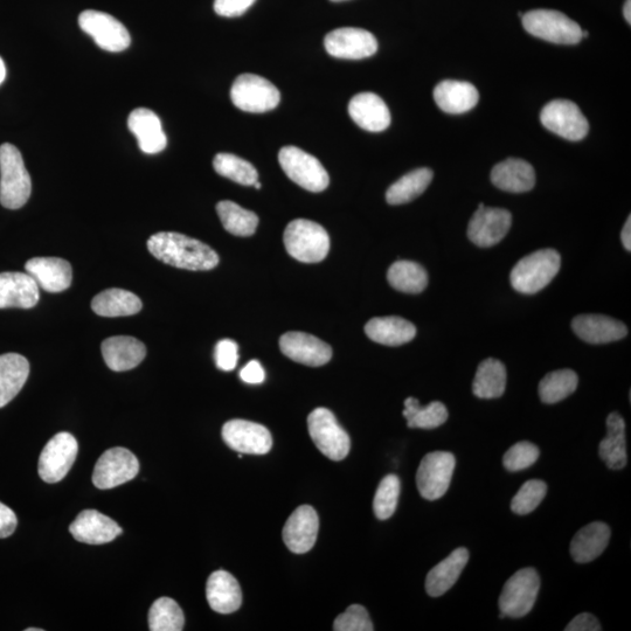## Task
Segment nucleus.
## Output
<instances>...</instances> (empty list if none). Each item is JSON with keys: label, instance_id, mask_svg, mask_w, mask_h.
I'll use <instances>...</instances> for the list:
<instances>
[{"label": "nucleus", "instance_id": "1", "mask_svg": "<svg viewBox=\"0 0 631 631\" xmlns=\"http://www.w3.org/2000/svg\"><path fill=\"white\" fill-rule=\"evenodd\" d=\"M149 252L172 267L204 272L219 265V255L210 246L186 235L161 232L148 240Z\"/></svg>", "mask_w": 631, "mask_h": 631}, {"label": "nucleus", "instance_id": "2", "mask_svg": "<svg viewBox=\"0 0 631 631\" xmlns=\"http://www.w3.org/2000/svg\"><path fill=\"white\" fill-rule=\"evenodd\" d=\"M31 192V177L22 154L15 145H0V204L18 210L29 201Z\"/></svg>", "mask_w": 631, "mask_h": 631}, {"label": "nucleus", "instance_id": "3", "mask_svg": "<svg viewBox=\"0 0 631 631\" xmlns=\"http://www.w3.org/2000/svg\"><path fill=\"white\" fill-rule=\"evenodd\" d=\"M561 267V256L556 249H540L525 256L513 267L510 281L520 294L532 295L543 290L557 276Z\"/></svg>", "mask_w": 631, "mask_h": 631}, {"label": "nucleus", "instance_id": "4", "mask_svg": "<svg viewBox=\"0 0 631 631\" xmlns=\"http://www.w3.org/2000/svg\"><path fill=\"white\" fill-rule=\"evenodd\" d=\"M284 246L290 256L304 263H317L327 258L330 238L327 231L314 221H291L284 231Z\"/></svg>", "mask_w": 631, "mask_h": 631}, {"label": "nucleus", "instance_id": "5", "mask_svg": "<svg viewBox=\"0 0 631 631\" xmlns=\"http://www.w3.org/2000/svg\"><path fill=\"white\" fill-rule=\"evenodd\" d=\"M523 26L531 36L557 45H577L582 40L579 24L564 13L554 10H535L525 13Z\"/></svg>", "mask_w": 631, "mask_h": 631}, {"label": "nucleus", "instance_id": "6", "mask_svg": "<svg viewBox=\"0 0 631 631\" xmlns=\"http://www.w3.org/2000/svg\"><path fill=\"white\" fill-rule=\"evenodd\" d=\"M309 434L320 452L332 461H342L350 453L351 440L339 426L334 413L327 408H316L308 418Z\"/></svg>", "mask_w": 631, "mask_h": 631}, {"label": "nucleus", "instance_id": "7", "mask_svg": "<svg viewBox=\"0 0 631 631\" xmlns=\"http://www.w3.org/2000/svg\"><path fill=\"white\" fill-rule=\"evenodd\" d=\"M231 99L242 112L261 114L279 106L281 94L272 82L262 76L242 74L233 83Z\"/></svg>", "mask_w": 631, "mask_h": 631}, {"label": "nucleus", "instance_id": "8", "mask_svg": "<svg viewBox=\"0 0 631 631\" xmlns=\"http://www.w3.org/2000/svg\"><path fill=\"white\" fill-rule=\"evenodd\" d=\"M540 578L533 568H523L506 581L501 596L499 609L505 616L519 619L528 615L538 598Z\"/></svg>", "mask_w": 631, "mask_h": 631}, {"label": "nucleus", "instance_id": "9", "mask_svg": "<svg viewBox=\"0 0 631 631\" xmlns=\"http://www.w3.org/2000/svg\"><path fill=\"white\" fill-rule=\"evenodd\" d=\"M281 168L294 183L310 192L328 189L330 178L320 161L296 147H284L279 154Z\"/></svg>", "mask_w": 631, "mask_h": 631}, {"label": "nucleus", "instance_id": "10", "mask_svg": "<svg viewBox=\"0 0 631 631\" xmlns=\"http://www.w3.org/2000/svg\"><path fill=\"white\" fill-rule=\"evenodd\" d=\"M456 459L449 452L427 454L416 473V485L420 495L428 501H436L446 495L454 474Z\"/></svg>", "mask_w": 631, "mask_h": 631}, {"label": "nucleus", "instance_id": "11", "mask_svg": "<svg viewBox=\"0 0 631 631\" xmlns=\"http://www.w3.org/2000/svg\"><path fill=\"white\" fill-rule=\"evenodd\" d=\"M81 30L92 37L95 44L108 52H122L131 44V37L120 20L101 11L87 10L79 16Z\"/></svg>", "mask_w": 631, "mask_h": 631}, {"label": "nucleus", "instance_id": "12", "mask_svg": "<svg viewBox=\"0 0 631 631\" xmlns=\"http://www.w3.org/2000/svg\"><path fill=\"white\" fill-rule=\"evenodd\" d=\"M78 441L72 434L59 433L48 441L39 460V475L46 483H58L66 477L78 456Z\"/></svg>", "mask_w": 631, "mask_h": 631}, {"label": "nucleus", "instance_id": "13", "mask_svg": "<svg viewBox=\"0 0 631 631\" xmlns=\"http://www.w3.org/2000/svg\"><path fill=\"white\" fill-rule=\"evenodd\" d=\"M540 121L546 129L568 141L584 140L589 131L585 115L577 104L568 100H554L546 104Z\"/></svg>", "mask_w": 631, "mask_h": 631}, {"label": "nucleus", "instance_id": "14", "mask_svg": "<svg viewBox=\"0 0 631 631\" xmlns=\"http://www.w3.org/2000/svg\"><path fill=\"white\" fill-rule=\"evenodd\" d=\"M140 462L137 457L126 448H112L104 453L97 461L93 483L96 488L107 490L120 487L137 476Z\"/></svg>", "mask_w": 631, "mask_h": 631}, {"label": "nucleus", "instance_id": "15", "mask_svg": "<svg viewBox=\"0 0 631 631\" xmlns=\"http://www.w3.org/2000/svg\"><path fill=\"white\" fill-rule=\"evenodd\" d=\"M511 224L512 216L509 211L480 204L470 220L468 238L478 247H492L506 237Z\"/></svg>", "mask_w": 631, "mask_h": 631}, {"label": "nucleus", "instance_id": "16", "mask_svg": "<svg viewBox=\"0 0 631 631\" xmlns=\"http://www.w3.org/2000/svg\"><path fill=\"white\" fill-rule=\"evenodd\" d=\"M325 50L338 59L362 60L378 51V41L372 33L355 27L332 31L324 39Z\"/></svg>", "mask_w": 631, "mask_h": 631}, {"label": "nucleus", "instance_id": "17", "mask_svg": "<svg viewBox=\"0 0 631 631\" xmlns=\"http://www.w3.org/2000/svg\"><path fill=\"white\" fill-rule=\"evenodd\" d=\"M221 434L226 445L241 454L265 455L273 447L272 434L268 429L252 421H228Z\"/></svg>", "mask_w": 631, "mask_h": 631}, {"label": "nucleus", "instance_id": "18", "mask_svg": "<svg viewBox=\"0 0 631 631\" xmlns=\"http://www.w3.org/2000/svg\"><path fill=\"white\" fill-rule=\"evenodd\" d=\"M320 519L310 505H302L291 515L283 529L284 544L297 554L309 552L315 546Z\"/></svg>", "mask_w": 631, "mask_h": 631}, {"label": "nucleus", "instance_id": "19", "mask_svg": "<svg viewBox=\"0 0 631 631\" xmlns=\"http://www.w3.org/2000/svg\"><path fill=\"white\" fill-rule=\"evenodd\" d=\"M280 349L296 363L318 367L328 364L332 358L330 345L304 332H287L280 339Z\"/></svg>", "mask_w": 631, "mask_h": 631}, {"label": "nucleus", "instance_id": "20", "mask_svg": "<svg viewBox=\"0 0 631 631\" xmlns=\"http://www.w3.org/2000/svg\"><path fill=\"white\" fill-rule=\"evenodd\" d=\"M69 531L78 542L89 545L113 542L122 533L121 526L115 520L96 510L80 512L69 526Z\"/></svg>", "mask_w": 631, "mask_h": 631}, {"label": "nucleus", "instance_id": "21", "mask_svg": "<svg viewBox=\"0 0 631 631\" xmlns=\"http://www.w3.org/2000/svg\"><path fill=\"white\" fill-rule=\"evenodd\" d=\"M39 302V287L27 273L0 274V309H31Z\"/></svg>", "mask_w": 631, "mask_h": 631}, {"label": "nucleus", "instance_id": "22", "mask_svg": "<svg viewBox=\"0 0 631 631\" xmlns=\"http://www.w3.org/2000/svg\"><path fill=\"white\" fill-rule=\"evenodd\" d=\"M349 114L358 127L371 133H380L391 124L390 109L380 96L373 93L353 96L349 103Z\"/></svg>", "mask_w": 631, "mask_h": 631}, {"label": "nucleus", "instance_id": "23", "mask_svg": "<svg viewBox=\"0 0 631 631\" xmlns=\"http://www.w3.org/2000/svg\"><path fill=\"white\" fill-rule=\"evenodd\" d=\"M572 329L589 344H608L628 335L626 324L603 315H580L574 318Z\"/></svg>", "mask_w": 631, "mask_h": 631}, {"label": "nucleus", "instance_id": "24", "mask_svg": "<svg viewBox=\"0 0 631 631\" xmlns=\"http://www.w3.org/2000/svg\"><path fill=\"white\" fill-rule=\"evenodd\" d=\"M25 269L37 282L39 289L48 293H61L71 287L72 266L64 259L34 258L26 262Z\"/></svg>", "mask_w": 631, "mask_h": 631}, {"label": "nucleus", "instance_id": "25", "mask_svg": "<svg viewBox=\"0 0 631 631\" xmlns=\"http://www.w3.org/2000/svg\"><path fill=\"white\" fill-rule=\"evenodd\" d=\"M101 350L104 362L115 372L133 370L147 356L145 345L129 336L110 337L102 343Z\"/></svg>", "mask_w": 631, "mask_h": 631}, {"label": "nucleus", "instance_id": "26", "mask_svg": "<svg viewBox=\"0 0 631 631\" xmlns=\"http://www.w3.org/2000/svg\"><path fill=\"white\" fill-rule=\"evenodd\" d=\"M128 128L137 138L138 145L144 154H159L168 144L161 120L150 109H135L129 115Z\"/></svg>", "mask_w": 631, "mask_h": 631}, {"label": "nucleus", "instance_id": "27", "mask_svg": "<svg viewBox=\"0 0 631 631\" xmlns=\"http://www.w3.org/2000/svg\"><path fill=\"white\" fill-rule=\"evenodd\" d=\"M434 100L442 112L459 115L474 109L480 101V94L469 82L445 80L435 87Z\"/></svg>", "mask_w": 631, "mask_h": 631}, {"label": "nucleus", "instance_id": "28", "mask_svg": "<svg viewBox=\"0 0 631 631\" xmlns=\"http://www.w3.org/2000/svg\"><path fill=\"white\" fill-rule=\"evenodd\" d=\"M491 182L505 192H529L536 185V172L533 166L523 159L509 158L492 169Z\"/></svg>", "mask_w": 631, "mask_h": 631}, {"label": "nucleus", "instance_id": "29", "mask_svg": "<svg viewBox=\"0 0 631 631\" xmlns=\"http://www.w3.org/2000/svg\"><path fill=\"white\" fill-rule=\"evenodd\" d=\"M206 596L208 605L219 614H232L241 607L242 592L239 582L226 571L211 574L207 581Z\"/></svg>", "mask_w": 631, "mask_h": 631}, {"label": "nucleus", "instance_id": "30", "mask_svg": "<svg viewBox=\"0 0 631 631\" xmlns=\"http://www.w3.org/2000/svg\"><path fill=\"white\" fill-rule=\"evenodd\" d=\"M469 560V551L460 547L428 573L426 591L432 598L446 594L459 580Z\"/></svg>", "mask_w": 631, "mask_h": 631}, {"label": "nucleus", "instance_id": "31", "mask_svg": "<svg viewBox=\"0 0 631 631\" xmlns=\"http://www.w3.org/2000/svg\"><path fill=\"white\" fill-rule=\"evenodd\" d=\"M607 436L599 446V455L606 466L612 470H621L627 466L626 422L622 416L613 412L607 418Z\"/></svg>", "mask_w": 631, "mask_h": 631}, {"label": "nucleus", "instance_id": "32", "mask_svg": "<svg viewBox=\"0 0 631 631\" xmlns=\"http://www.w3.org/2000/svg\"><path fill=\"white\" fill-rule=\"evenodd\" d=\"M610 529L605 523L594 522L582 528L571 543V556L579 564L591 563L607 549Z\"/></svg>", "mask_w": 631, "mask_h": 631}, {"label": "nucleus", "instance_id": "33", "mask_svg": "<svg viewBox=\"0 0 631 631\" xmlns=\"http://www.w3.org/2000/svg\"><path fill=\"white\" fill-rule=\"evenodd\" d=\"M30 363L18 353L0 356V408L15 399L26 384Z\"/></svg>", "mask_w": 631, "mask_h": 631}, {"label": "nucleus", "instance_id": "34", "mask_svg": "<svg viewBox=\"0 0 631 631\" xmlns=\"http://www.w3.org/2000/svg\"><path fill=\"white\" fill-rule=\"evenodd\" d=\"M365 332L373 342L400 346L413 341L416 328L413 323L401 317H377L365 325Z\"/></svg>", "mask_w": 631, "mask_h": 631}, {"label": "nucleus", "instance_id": "35", "mask_svg": "<svg viewBox=\"0 0 631 631\" xmlns=\"http://www.w3.org/2000/svg\"><path fill=\"white\" fill-rule=\"evenodd\" d=\"M92 309L102 317L133 316L142 310V301L128 290L114 288L96 295Z\"/></svg>", "mask_w": 631, "mask_h": 631}, {"label": "nucleus", "instance_id": "36", "mask_svg": "<svg viewBox=\"0 0 631 631\" xmlns=\"http://www.w3.org/2000/svg\"><path fill=\"white\" fill-rule=\"evenodd\" d=\"M506 388V369L494 358L483 360L478 366L473 383V392L480 399L501 398Z\"/></svg>", "mask_w": 631, "mask_h": 631}, {"label": "nucleus", "instance_id": "37", "mask_svg": "<svg viewBox=\"0 0 631 631\" xmlns=\"http://www.w3.org/2000/svg\"><path fill=\"white\" fill-rule=\"evenodd\" d=\"M433 171L428 168L416 169L401 177L386 192V200L390 205L407 204L421 196L431 185Z\"/></svg>", "mask_w": 631, "mask_h": 631}, {"label": "nucleus", "instance_id": "38", "mask_svg": "<svg viewBox=\"0 0 631 631\" xmlns=\"http://www.w3.org/2000/svg\"><path fill=\"white\" fill-rule=\"evenodd\" d=\"M387 280L401 293L420 294L428 286V274L419 263L400 260L388 269Z\"/></svg>", "mask_w": 631, "mask_h": 631}, {"label": "nucleus", "instance_id": "39", "mask_svg": "<svg viewBox=\"0 0 631 631\" xmlns=\"http://www.w3.org/2000/svg\"><path fill=\"white\" fill-rule=\"evenodd\" d=\"M404 414L409 428L435 429L448 420V409L440 401H433L426 407L415 398L405 400Z\"/></svg>", "mask_w": 631, "mask_h": 631}, {"label": "nucleus", "instance_id": "40", "mask_svg": "<svg viewBox=\"0 0 631 631\" xmlns=\"http://www.w3.org/2000/svg\"><path fill=\"white\" fill-rule=\"evenodd\" d=\"M221 224L228 233L237 237H251L258 228L259 218L252 211L245 210L230 200L220 201L217 205Z\"/></svg>", "mask_w": 631, "mask_h": 631}, {"label": "nucleus", "instance_id": "41", "mask_svg": "<svg viewBox=\"0 0 631 631\" xmlns=\"http://www.w3.org/2000/svg\"><path fill=\"white\" fill-rule=\"evenodd\" d=\"M578 374L572 370H558L546 374L539 384V397L545 404H557L577 390Z\"/></svg>", "mask_w": 631, "mask_h": 631}, {"label": "nucleus", "instance_id": "42", "mask_svg": "<svg viewBox=\"0 0 631 631\" xmlns=\"http://www.w3.org/2000/svg\"><path fill=\"white\" fill-rule=\"evenodd\" d=\"M185 617L175 600L161 598L155 601L149 612L151 631H180L184 629Z\"/></svg>", "mask_w": 631, "mask_h": 631}, {"label": "nucleus", "instance_id": "43", "mask_svg": "<svg viewBox=\"0 0 631 631\" xmlns=\"http://www.w3.org/2000/svg\"><path fill=\"white\" fill-rule=\"evenodd\" d=\"M213 168L218 175L245 186L258 182L259 173L253 164L232 154H218L213 161Z\"/></svg>", "mask_w": 631, "mask_h": 631}, {"label": "nucleus", "instance_id": "44", "mask_svg": "<svg viewBox=\"0 0 631 631\" xmlns=\"http://www.w3.org/2000/svg\"><path fill=\"white\" fill-rule=\"evenodd\" d=\"M400 491L401 483L398 476L387 475L383 478L373 501L374 515L378 519L386 520L394 515L395 510H397Z\"/></svg>", "mask_w": 631, "mask_h": 631}, {"label": "nucleus", "instance_id": "45", "mask_svg": "<svg viewBox=\"0 0 631 631\" xmlns=\"http://www.w3.org/2000/svg\"><path fill=\"white\" fill-rule=\"evenodd\" d=\"M547 485L540 480H531L522 485L511 502V510L524 516L535 511L546 496Z\"/></svg>", "mask_w": 631, "mask_h": 631}, {"label": "nucleus", "instance_id": "46", "mask_svg": "<svg viewBox=\"0 0 631 631\" xmlns=\"http://www.w3.org/2000/svg\"><path fill=\"white\" fill-rule=\"evenodd\" d=\"M539 448L528 441L518 442L503 457L505 469L520 471L528 469L539 459Z\"/></svg>", "mask_w": 631, "mask_h": 631}, {"label": "nucleus", "instance_id": "47", "mask_svg": "<svg viewBox=\"0 0 631 631\" xmlns=\"http://www.w3.org/2000/svg\"><path fill=\"white\" fill-rule=\"evenodd\" d=\"M336 631H373V623L367 610L360 605H352L339 615L334 623Z\"/></svg>", "mask_w": 631, "mask_h": 631}, {"label": "nucleus", "instance_id": "48", "mask_svg": "<svg viewBox=\"0 0 631 631\" xmlns=\"http://www.w3.org/2000/svg\"><path fill=\"white\" fill-rule=\"evenodd\" d=\"M216 364L218 369L225 372H230L238 365L239 360V346L232 339H223L216 346Z\"/></svg>", "mask_w": 631, "mask_h": 631}, {"label": "nucleus", "instance_id": "49", "mask_svg": "<svg viewBox=\"0 0 631 631\" xmlns=\"http://www.w3.org/2000/svg\"><path fill=\"white\" fill-rule=\"evenodd\" d=\"M254 3L255 0H214V11L221 17H239Z\"/></svg>", "mask_w": 631, "mask_h": 631}, {"label": "nucleus", "instance_id": "50", "mask_svg": "<svg viewBox=\"0 0 631 631\" xmlns=\"http://www.w3.org/2000/svg\"><path fill=\"white\" fill-rule=\"evenodd\" d=\"M18 519L8 505L0 502V539L8 538L16 531Z\"/></svg>", "mask_w": 631, "mask_h": 631}, {"label": "nucleus", "instance_id": "51", "mask_svg": "<svg viewBox=\"0 0 631 631\" xmlns=\"http://www.w3.org/2000/svg\"><path fill=\"white\" fill-rule=\"evenodd\" d=\"M240 378L246 384H262L266 379V372L258 360H251L244 369L240 371Z\"/></svg>", "mask_w": 631, "mask_h": 631}, {"label": "nucleus", "instance_id": "52", "mask_svg": "<svg viewBox=\"0 0 631 631\" xmlns=\"http://www.w3.org/2000/svg\"><path fill=\"white\" fill-rule=\"evenodd\" d=\"M566 631H600L602 630L598 619L592 614L582 613L565 628Z\"/></svg>", "mask_w": 631, "mask_h": 631}, {"label": "nucleus", "instance_id": "53", "mask_svg": "<svg viewBox=\"0 0 631 631\" xmlns=\"http://www.w3.org/2000/svg\"><path fill=\"white\" fill-rule=\"evenodd\" d=\"M630 235H631V218L629 217L628 220L626 221V224H624V227L621 233L622 244L624 248L627 249L628 252H630V249H631Z\"/></svg>", "mask_w": 631, "mask_h": 631}, {"label": "nucleus", "instance_id": "54", "mask_svg": "<svg viewBox=\"0 0 631 631\" xmlns=\"http://www.w3.org/2000/svg\"><path fill=\"white\" fill-rule=\"evenodd\" d=\"M623 16L624 19L627 20V23L630 25L631 23V0H627L623 6Z\"/></svg>", "mask_w": 631, "mask_h": 631}, {"label": "nucleus", "instance_id": "55", "mask_svg": "<svg viewBox=\"0 0 631 631\" xmlns=\"http://www.w3.org/2000/svg\"><path fill=\"white\" fill-rule=\"evenodd\" d=\"M5 78H6V66L2 57H0V85H2Z\"/></svg>", "mask_w": 631, "mask_h": 631}, {"label": "nucleus", "instance_id": "56", "mask_svg": "<svg viewBox=\"0 0 631 631\" xmlns=\"http://www.w3.org/2000/svg\"><path fill=\"white\" fill-rule=\"evenodd\" d=\"M253 186L255 187V189H258V190H260L262 187V185L259 182L254 183Z\"/></svg>", "mask_w": 631, "mask_h": 631}, {"label": "nucleus", "instance_id": "57", "mask_svg": "<svg viewBox=\"0 0 631 631\" xmlns=\"http://www.w3.org/2000/svg\"><path fill=\"white\" fill-rule=\"evenodd\" d=\"M26 631H44L43 629L29 628Z\"/></svg>", "mask_w": 631, "mask_h": 631}, {"label": "nucleus", "instance_id": "58", "mask_svg": "<svg viewBox=\"0 0 631 631\" xmlns=\"http://www.w3.org/2000/svg\"><path fill=\"white\" fill-rule=\"evenodd\" d=\"M331 2H334V3H341V2H346V0H331Z\"/></svg>", "mask_w": 631, "mask_h": 631}]
</instances>
